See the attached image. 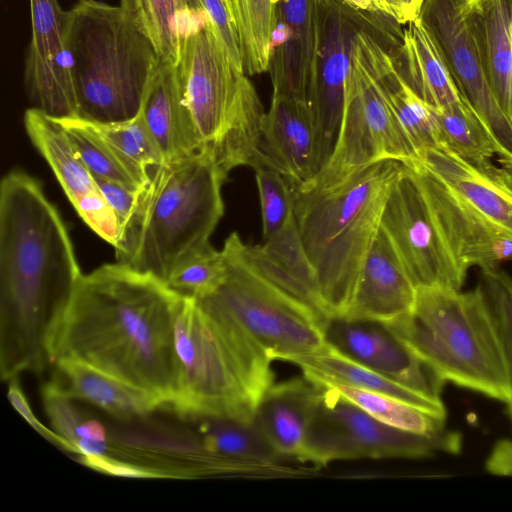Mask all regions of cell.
<instances>
[{
  "label": "cell",
  "instance_id": "f546056e",
  "mask_svg": "<svg viewBox=\"0 0 512 512\" xmlns=\"http://www.w3.org/2000/svg\"><path fill=\"white\" fill-rule=\"evenodd\" d=\"M120 5L152 43L161 61L176 63L182 37L206 18L194 0H120Z\"/></svg>",
  "mask_w": 512,
  "mask_h": 512
},
{
  "label": "cell",
  "instance_id": "ac0fdd59",
  "mask_svg": "<svg viewBox=\"0 0 512 512\" xmlns=\"http://www.w3.org/2000/svg\"><path fill=\"white\" fill-rule=\"evenodd\" d=\"M259 149L292 190L306 188L324 164L319 133L307 101L272 95L265 113Z\"/></svg>",
  "mask_w": 512,
  "mask_h": 512
},
{
  "label": "cell",
  "instance_id": "b9f144b4",
  "mask_svg": "<svg viewBox=\"0 0 512 512\" xmlns=\"http://www.w3.org/2000/svg\"><path fill=\"white\" fill-rule=\"evenodd\" d=\"M94 179L106 202L115 212L119 222L120 230L122 232L123 227L128 222L135 208L139 191L141 189L135 191L116 182L107 181L96 177H94Z\"/></svg>",
  "mask_w": 512,
  "mask_h": 512
},
{
  "label": "cell",
  "instance_id": "cb8c5ba5",
  "mask_svg": "<svg viewBox=\"0 0 512 512\" xmlns=\"http://www.w3.org/2000/svg\"><path fill=\"white\" fill-rule=\"evenodd\" d=\"M252 265L280 289L325 318L315 273L303 246L295 214L259 245L244 246Z\"/></svg>",
  "mask_w": 512,
  "mask_h": 512
},
{
  "label": "cell",
  "instance_id": "5b68a950",
  "mask_svg": "<svg viewBox=\"0 0 512 512\" xmlns=\"http://www.w3.org/2000/svg\"><path fill=\"white\" fill-rule=\"evenodd\" d=\"M78 117L110 124L141 112L159 58L122 5L77 0L65 13Z\"/></svg>",
  "mask_w": 512,
  "mask_h": 512
},
{
  "label": "cell",
  "instance_id": "4dcf8cb0",
  "mask_svg": "<svg viewBox=\"0 0 512 512\" xmlns=\"http://www.w3.org/2000/svg\"><path fill=\"white\" fill-rule=\"evenodd\" d=\"M440 146L482 172L491 175L492 160L504 159L503 151L476 113L461 100L440 110H434ZM439 146V147H440Z\"/></svg>",
  "mask_w": 512,
  "mask_h": 512
},
{
  "label": "cell",
  "instance_id": "52a82bcc",
  "mask_svg": "<svg viewBox=\"0 0 512 512\" xmlns=\"http://www.w3.org/2000/svg\"><path fill=\"white\" fill-rule=\"evenodd\" d=\"M200 151L228 178L260 157L265 111L249 76L231 61L208 19L182 37L176 62Z\"/></svg>",
  "mask_w": 512,
  "mask_h": 512
},
{
  "label": "cell",
  "instance_id": "ee69618b",
  "mask_svg": "<svg viewBox=\"0 0 512 512\" xmlns=\"http://www.w3.org/2000/svg\"><path fill=\"white\" fill-rule=\"evenodd\" d=\"M385 14L400 25L415 20L425 0H382Z\"/></svg>",
  "mask_w": 512,
  "mask_h": 512
},
{
  "label": "cell",
  "instance_id": "d6986e66",
  "mask_svg": "<svg viewBox=\"0 0 512 512\" xmlns=\"http://www.w3.org/2000/svg\"><path fill=\"white\" fill-rule=\"evenodd\" d=\"M320 1L280 0L268 72L272 95L307 101L312 70L320 44Z\"/></svg>",
  "mask_w": 512,
  "mask_h": 512
},
{
  "label": "cell",
  "instance_id": "bcb514c9",
  "mask_svg": "<svg viewBox=\"0 0 512 512\" xmlns=\"http://www.w3.org/2000/svg\"><path fill=\"white\" fill-rule=\"evenodd\" d=\"M345 3L349 4L350 6H353L356 9H359L361 11L369 12V13H377L382 14L373 0H342ZM385 15V14H384Z\"/></svg>",
  "mask_w": 512,
  "mask_h": 512
},
{
  "label": "cell",
  "instance_id": "74e56055",
  "mask_svg": "<svg viewBox=\"0 0 512 512\" xmlns=\"http://www.w3.org/2000/svg\"><path fill=\"white\" fill-rule=\"evenodd\" d=\"M224 274V254L209 243L179 263L165 284L180 296L199 299L213 292Z\"/></svg>",
  "mask_w": 512,
  "mask_h": 512
},
{
  "label": "cell",
  "instance_id": "277c9868",
  "mask_svg": "<svg viewBox=\"0 0 512 512\" xmlns=\"http://www.w3.org/2000/svg\"><path fill=\"white\" fill-rule=\"evenodd\" d=\"M403 163L374 164L325 191H293L300 237L329 319L345 316L384 204Z\"/></svg>",
  "mask_w": 512,
  "mask_h": 512
},
{
  "label": "cell",
  "instance_id": "60d3db41",
  "mask_svg": "<svg viewBox=\"0 0 512 512\" xmlns=\"http://www.w3.org/2000/svg\"><path fill=\"white\" fill-rule=\"evenodd\" d=\"M208 19L214 33L225 47L233 64L243 70L235 24L228 0H194Z\"/></svg>",
  "mask_w": 512,
  "mask_h": 512
},
{
  "label": "cell",
  "instance_id": "2e32d148",
  "mask_svg": "<svg viewBox=\"0 0 512 512\" xmlns=\"http://www.w3.org/2000/svg\"><path fill=\"white\" fill-rule=\"evenodd\" d=\"M325 341L364 366L437 403H443V381L385 324L331 318Z\"/></svg>",
  "mask_w": 512,
  "mask_h": 512
},
{
  "label": "cell",
  "instance_id": "ab89813d",
  "mask_svg": "<svg viewBox=\"0 0 512 512\" xmlns=\"http://www.w3.org/2000/svg\"><path fill=\"white\" fill-rule=\"evenodd\" d=\"M45 412L53 431L68 445V451L77 453V429L88 417L55 382L46 383L41 389Z\"/></svg>",
  "mask_w": 512,
  "mask_h": 512
},
{
  "label": "cell",
  "instance_id": "ba28073f",
  "mask_svg": "<svg viewBox=\"0 0 512 512\" xmlns=\"http://www.w3.org/2000/svg\"><path fill=\"white\" fill-rule=\"evenodd\" d=\"M245 243L232 232L221 249L225 274L217 288L195 299L205 310L234 321L268 355L290 359L325 343V318L267 279L248 260Z\"/></svg>",
  "mask_w": 512,
  "mask_h": 512
},
{
  "label": "cell",
  "instance_id": "e575fe53",
  "mask_svg": "<svg viewBox=\"0 0 512 512\" xmlns=\"http://www.w3.org/2000/svg\"><path fill=\"white\" fill-rule=\"evenodd\" d=\"M312 382L333 388L345 399L391 427L418 434H432L445 428L446 418L394 397L339 383Z\"/></svg>",
  "mask_w": 512,
  "mask_h": 512
},
{
  "label": "cell",
  "instance_id": "44dd1931",
  "mask_svg": "<svg viewBox=\"0 0 512 512\" xmlns=\"http://www.w3.org/2000/svg\"><path fill=\"white\" fill-rule=\"evenodd\" d=\"M140 113L161 153L163 163L200 151L175 62L159 60Z\"/></svg>",
  "mask_w": 512,
  "mask_h": 512
},
{
  "label": "cell",
  "instance_id": "4fadbf2b",
  "mask_svg": "<svg viewBox=\"0 0 512 512\" xmlns=\"http://www.w3.org/2000/svg\"><path fill=\"white\" fill-rule=\"evenodd\" d=\"M471 0H425L418 19L436 45L463 101L500 145L512 165V122L488 85L470 21Z\"/></svg>",
  "mask_w": 512,
  "mask_h": 512
},
{
  "label": "cell",
  "instance_id": "d6a6232c",
  "mask_svg": "<svg viewBox=\"0 0 512 512\" xmlns=\"http://www.w3.org/2000/svg\"><path fill=\"white\" fill-rule=\"evenodd\" d=\"M199 422L200 442L213 455L249 462L280 463L281 458L266 442L255 424L224 417Z\"/></svg>",
  "mask_w": 512,
  "mask_h": 512
},
{
  "label": "cell",
  "instance_id": "83f0119b",
  "mask_svg": "<svg viewBox=\"0 0 512 512\" xmlns=\"http://www.w3.org/2000/svg\"><path fill=\"white\" fill-rule=\"evenodd\" d=\"M288 362L299 366L304 377L311 381L339 383L385 394L440 417L447 416L443 403L434 402L364 366L327 342L320 349L296 356Z\"/></svg>",
  "mask_w": 512,
  "mask_h": 512
},
{
  "label": "cell",
  "instance_id": "7c38bea8",
  "mask_svg": "<svg viewBox=\"0 0 512 512\" xmlns=\"http://www.w3.org/2000/svg\"><path fill=\"white\" fill-rule=\"evenodd\" d=\"M387 234L416 288L460 290L467 272L452 254L416 171L403 163L382 211Z\"/></svg>",
  "mask_w": 512,
  "mask_h": 512
},
{
  "label": "cell",
  "instance_id": "f35d334b",
  "mask_svg": "<svg viewBox=\"0 0 512 512\" xmlns=\"http://www.w3.org/2000/svg\"><path fill=\"white\" fill-rule=\"evenodd\" d=\"M255 178L261 208L262 235L267 239L294 215L293 190L286 178L260 155L251 167Z\"/></svg>",
  "mask_w": 512,
  "mask_h": 512
},
{
  "label": "cell",
  "instance_id": "8992f818",
  "mask_svg": "<svg viewBox=\"0 0 512 512\" xmlns=\"http://www.w3.org/2000/svg\"><path fill=\"white\" fill-rule=\"evenodd\" d=\"M443 381L506 403L509 389L496 330L479 286H422L412 308L385 324Z\"/></svg>",
  "mask_w": 512,
  "mask_h": 512
},
{
  "label": "cell",
  "instance_id": "9c48e42d",
  "mask_svg": "<svg viewBox=\"0 0 512 512\" xmlns=\"http://www.w3.org/2000/svg\"><path fill=\"white\" fill-rule=\"evenodd\" d=\"M395 24L391 19L356 35L333 150L314 180L296 192L330 190L379 162L395 160L405 164L415 157L375 72L370 50L371 35Z\"/></svg>",
  "mask_w": 512,
  "mask_h": 512
},
{
  "label": "cell",
  "instance_id": "6da1fadb",
  "mask_svg": "<svg viewBox=\"0 0 512 512\" xmlns=\"http://www.w3.org/2000/svg\"><path fill=\"white\" fill-rule=\"evenodd\" d=\"M68 230L38 180L22 170L0 183V374H39L81 281Z\"/></svg>",
  "mask_w": 512,
  "mask_h": 512
},
{
  "label": "cell",
  "instance_id": "836d02e7",
  "mask_svg": "<svg viewBox=\"0 0 512 512\" xmlns=\"http://www.w3.org/2000/svg\"><path fill=\"white\" fill-rule=\"evenodd\" d=\"M59 120L93 177L116 182L135 191L148 183L120 156L91 122L77 117Z\"/></svg>",
  "mask_w": 512,
  "mask_h": 512
},
{
  "label": "cell",
  "instance_id": "30bf717a",
  "mask_svg": "<svg viewBox=\"0 0 512 512\" xmlns=\"http://www.w3.org/2000/svg\"><path fill=\"white\" fill-rule=\"evenodd\" d=\"M173 327L177 381L167 409L192 421L224 417L252 423L256 404L243 372L194 298L179 296Z\"/></svg>",
  "mask_w": 512,
  "mask_h": 512
},
{
  "label": "cell",
  "instance_id": "8fae6325",
  "mask_svg": "<svg viewBox=\"0 0 512 512\" xmlns=\"http://www.w3.org/2000/svg\"><path fill=\"white\" fill-rule=\"evenodd\" d=\"M315 384L319 398L298 462L320 467L336 460L420 459L461 451L459 432L445 428L432 434L400 430L378 421L333 388Z\"/></svg>",
  "mask_w": 512,
  "mask_h": 512
},
{
  "label": "cell",
  "instance_id": "f6af8a7d",
  "mask_svg": "<svg viewBox=\"0 0 512 512\" xmlns=\"http://www.w3.org/2000/svg\"><path fill=\"white\" fill-rule=\"evenodd\" d=\"M490 176L512 191V165L495 166Z\"/></svg>",
  "mask_w": 512,
  "mask_h": 512
},
{
  "label": "cell",
  "instance_id": "3957f363",
  "mask_svg": "<svg viewBox=\"0 0 512 512\" xmlns=\"http://www.w3.org/2000/svg\"><path fill=\"white\" fill-rule=\"evenodd\" d=\"M227 179L203 151L153 168L122 229L116 262L165 283L179 263L210 243L224 213Z\"/></svg>",
  "mask_w": 512,
  "mask_h": 512
},
{
  "label": "cell",
  "instance_id": "8d00e7d4",
  "mask_svg": "<svg viewBox=\"0 0 512 512\" xmlns=\"http://www.w3.org/2000/svg\"><path fill=\"white\" fill-rule=\"evenodd\" d=\"M479 286L500 345L509 389V398L505 404L512 422V277L498 268L482 271Z\"/></svg>",
  "mask_w": 512,
  "mask_h": 512
},
{
  "label": "cell",
  "instance_id": "7a4b0ae2",
  "mask_svg": "<svg viewBox=\"0 0 512 512\" xmlns=\"http://www.w3.org/2000/svg\"><path fill=\"white\" fill-rule=\"evenodd\" d=\"M180 295L118 262L83 274L52 339L51 363H86L155 396L176 394L174 311Z\"/></svg>",
  "mask_w": 512,
  "mask_h": 512
},
{
  "label": "cell",
  "instance_id": "5bb4252c",
  "mask_svg": "<svg viewBox=\"0 0 512 512\" xmlns=\"http://www.w3.org/2000/svg\"><path fill=\"white\" fill-rule=\"evenodd\" d=\"M391 19L384 14L361 11L342 0L320 1V44L307 103L319 133L324 164L331 155L341 123L354 39L360 31Z\"/></svg>",
  "mask_w": 512,
  "mask_h": 512
},
{
  "label": "cell",
  "instance_id": "1f68e13d",
  "mask_svg": "<svg viewBox=\"0 0 512 512\" xmlns=\"http://www.w3.org/2000/svg\"><path fill=\"white\" fill-rule=\"evenodd\" d=\"M280 0H228L243 69L248 76L268 72Z\"/></svg>",
  "mask_w": 512,
  "mask_h": 512
},
{
  "label": "cell",
  "instance_id": "7bdbcfd3",
  "mask_svg": "<svg viewBox=\"0 0 512 512\" xmlns=\"http://www.w3.org/2000/svg\"><path fill=\"white\" fill-rule=\"evenodd\" d=\"M7 382V396L12 406L39 434L45 437L48 441L68 451V445L66 442L58 434L49 430L44 425H42L40 421H38L21 388L18 377H13Z\"/></svg>",
  "mask_w": 512,
  "mask_h": 512
},
{
  "label": "cell",
  "instance_id": "f1b7e54d",
  "mask_svg": "<svg viewBox=\"0 0 512 512\" xmlns=\"http://www.w3.org/2000/svg\"><path fill=\"white\" fill-rule=\"evenodd\" d=\"M24 126L74 208L101 193L59 119L32 107L24 114Z\"/></svg>",
  "mask_w": 512,
  "mask_h": 512
},
{
  "label": "cell",
  "instance_id": "9a60e30c",
  "mask_svg": "<svg viewBox=\"0 0 512 512\" xmlns=\"http://www.w3.org/2000/svg\"><path fill=\"white\" fill-rule=\"evenodd\" d=\"M32 35L24 82L33 107L57 118L78 117L65 13L57 0H30Z\"/></svg>",
  "mask_w": 512,
  "mask_h": 512
},
{
  "label": "cell",
  "instance_id": "e0dca14e",
  "mask_svg": "<svg viewBox=\"0 0 512 512\" xmlns=\"http://www.w3.org/2000/svg\"><path fill=\"white\" fill-rule=\"evenodd\" d=\"M417 173L440 230L459 265L466 272L497 269L512 260V238L481 217L450 187L415 163Z\"/></svg>",
  "mask_w": 512,
  "mask_h": 512
},
{
  "label": "cell",
  "instance_id": "603a6c76",
  "mask_svg": "<svg viewBox=\"0 0 512 512\" xmlns=\"http://www.w3.org/2000/svg\"><path fill=\"white\" fill-rule=\"evenodd\" d=\"M409 162L438 178L481 217L512 238V191L492 176L442 146L418 151Z\"/></svg>",
  "mask_w": 512,
  "mask_h": 512
},
{
  "label": "cell",
  "instance_id": "484cf974",
  "mask_svg": "<svg viewBox=\"0 0 512 512\" xmlns=\"http://www.w3.org/2000/svg\"><path fill=\"white\" fill-rule=\"evenodd\" d=\"M470 21L488 85L512 122V0H471Z\"/></svg>",
  "mask_w": 512,
  "mask_h": 512
},
{
  "label": "cell",
  "instance_id": "d4e9b609",
  "mask_svg": "<svg viewBox=\"0 0 512 512\" xmlns=\"http://www.w3.org/2000/svg\"><path fill=\"white\" fill-rule=\"evenodd\" d=\"M52 379L73 399L85 400L111 416L131 421L162 408L161 402L147 391L126 383L86 363L59 359L53 363Z\"/></svg>",
  "mask_w": 512,
  "mask_h": 512
},
{
  "label": "cell",
  "instance_id": "4316f807",
  "mask_svg": "<svg viewBox=\"0 0 512 512\" xmlns=\"http://www.w3.org/2000/svg\"><path fill=\"white\" fill-rule=\"evenodd\" d=\"M394 58L406 84L430 108L440 110L461 100L436 45L418 18L406 24Z\"/></svg>",
  "mask_w": 512,
  "mask_h": 512
},
{
  "label": "cell",
  "instance_id": "d590c367",
  "mask_svg": "<svg viewBox=\"0 0 512 512\" xmlns=\"http://www.w3.org/2000/svg\"><path fill=\"white\" fill-rule=\"evenodd\" d=\"M92 124L144 180L149 181L150 170L163 164L161 153L141 113L125 122Z\"/></svg>",
  "mask_w": 512,
  "mask_h": 512
},
{
  "label": "cell",
  "instance_id": "ffe728a7",
  "mask_svg": "<svg viewBox=\"0 0 512 512\" xmlns=\"http://www.w3.org/2000/svg\"><path fill=\"white\" fill-rule=\"evenodd\" d=\"M415 296L416 287L380 226L342 318L388 324L412 308Z\"/></svg>",
  "mask_w": 512,
  "mask_h": 512
},
{
  "label": "cell",
  "instance_id": "7402d4cb",
  "mask_svg": "<svg viewBox=\"0 0 512 512\" xmlns=\"http://www.w3.org/2000/svg\"><path fill=\"white\" fill-rule=\"evenodd\" d=\"M318 398L319 386L303 377L274 383L258 403L253 423L284 460L298 461Z\"/></svg>",
  "mask_w": 512,
  "mask_h": 512
}]
</instances>
